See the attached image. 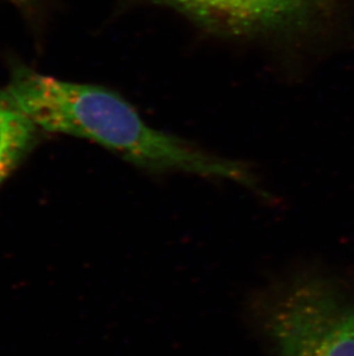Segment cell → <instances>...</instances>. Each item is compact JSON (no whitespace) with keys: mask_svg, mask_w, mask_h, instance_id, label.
I'll return each instance as SVG.
<instances>
[{"mask_svg":"<svg viewBox=\"0 0 354 356\" xmlns=\"http://www.w3.org/2000/svg\"><path fill=\"white\" fill-rule=\"evenodd\" d=\"M177 10L201 27L233 38L290 36L307 29L310 0H150Z\"/></svg>","mask_w":354,"mask_h":356,"instance_id":"3","label":"cell"},{"mask_svg":"<svg viewBox=\"0 0 354 356\" xmlns=\"http://www.w3.org/2000/svg\"><path fill=\"white\" fill-rule=\"evenodd\" d=\"M40 131L6 88L0 90V185L33 150Z\"/></svg>","mask_w":354,"mask_h":356,"instance_id":"4","label":"cell"},{"mask_svg":"<svg viewBox=\"0 0 354 356\" xmlns=\"http://www.w3.org/2000/svg\"><path fill=\"white\" fill-rule=\"evenodd\" d=\"M334 0H310L314 10H323L332 3Z\"/></svg>","mask_w":354,"mask_h":356,"instance_id":"5","label":"cell"},{"mask_svg":"<svg viewBox=\"0 0 354 356\" xmlns=\"http://www.w3.org/2000/svg\"><path fill=\"white\" fill-rule=\"evenodd\" d=\"M258 314L278 356H354V305L320 277L281 282Z\"/></svg>","mask_w":354,"mask_h":356,"instance_id":"2","label":"cell"},{"mask_svg":"<svg viewBox=\"0 0 354 356\" xmlns=\"http://www.w3.org/2000/svg\"><path fill=\"white\" fill-rule=\"evenodd\" d=\"M12 3H17V5H22L24 7L31 6V3L36 1V0H10Z\"/></svg>","mask_w":354,"mask_h":356,"instance_id":"6","label":"cell"},{"mask_svg":"<svg viewBox=\"0 0 354 356\" xmlns=\"http://www.w3.org/2000/svg\"><path fill=\"white\" fill-rule=\"evenodd\" d=\"M6 89L42 131L94 142L144 171L180 172L257 186L244 164L154 129L129 102L107 88L59 80L17 65Z\"/></svg>","mask_w":354,"mask_h":356,"instance_id":"1","label":"cell"}]
</instances>
